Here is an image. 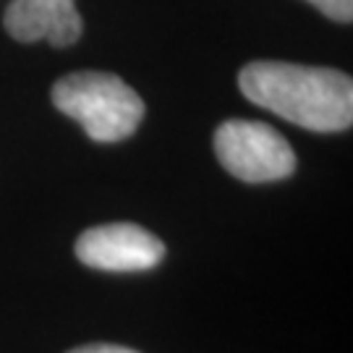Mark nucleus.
<instances>
[{"instance_id": "f257e3e1", "label": "nucleus", "mask_w": 353, "mask_h": 353, "mask_svg": "<svg viewBox=\"0 0 353 353\" xmlns=\"http://www.w3.org/2000/svg\"><path fill=\"white\" fill-rule=\"evenodd\" d=\"M246 100L309 131H343L353 123V81L335 68L256 61L241 68Z\"/></svg>"}, {"instance_id": "f03ea898", "label": "nucleus", "mask_w": 353, "mask_h": 353, "mask_svg": "<svg viewBox=\"0 0 353 353\" xmlns=\"http://www.w3.org/2000/svg\"><path fill=\"white\" fill-rule=\"evenodd\" d=\"M52 102L74 118L89 139L110 144L131 137L144 118V102L121 76L108 71H79L55 81Z\"/></svg>"}, {"instance_id": "7ed1b4c3", "label": "nucleus", "mask_w": 353, "mask_h": 353, "mask_svg": "<svg viewBox=\"0 0 353 353\" xmlns=\"http://www.w3.org/2000/svg\"><path fill=\"white\" fill-rule=\"evenodd\" d=\"M214 152L228 173L246 183H270L296 170L290 144L259 121H225L214 131Z\"/></svg>"}, {"instance_id": "20e7f679", "label": "nucleus", "mask_w": 353, "mask_h": 353, "mask_svg": "<svg viewBox=\"0 0 353 353\" xmlns=\"http://www.w3.org/2000/svg\"><path fill=\"white\" fill-rule=\"evenodd\" d=\"M76 256L102 272H147L165 256V243L134 223H110L84 230L76 241Z\"/></svg>"}, {"instance_id": "39448f33", "label": "nucleus", "mask_w": 353, "mask_h": 353, "mask_svg": "<svg viewBox=\"0 0 353 353\" xmlns=\"http://www.w3.org/2000/svg\"><path fill=\"white\" fill-rule=\"evenodd\" d=\"M6 32L19 42H50L55 48L74 45L84 21L76 0H11L6 8Z\"/></svg>"}, {"instance_id": "423d86ee", "label": "nucleus", "mask_w": 353, "mask_h": 353, "mask_svg": "<svg viewBox=\"0 0 353 353\" xmlns=\"http://www.w3.org/2000/svg\"><path fill=\"white\" fill-rule=\"evenodd\" d=\"M306 3H312L316 11H322L332 21L348 24L353 19V0H306Z\"/></svg>"}, {"instance_id": "0eeeda50", "label": "nucleus", "mask_w": 353, "mask_h": 353, "mask_svg": "<svg viewBox=\"0 0 353 353\" xmlns=\"http://www.w3.org/2000/svg\"><path fill=\"white\" fill-rule=\"evenodd\" d=\"M68 353H139L126 345H115V343H89V345H79Z\"/></svg>"}]
</instances>
